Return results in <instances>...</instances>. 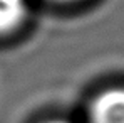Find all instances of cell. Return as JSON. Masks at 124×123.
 Masks as SVG:
<instances>
[{
	"mask_svg": "<svg viewBox=\"0 0 124 123\" xmlns=\"http://www.w3.org/2000/svg\"><path fill=\"white\" fill-rule=\"evenodd\" d=\"M89 123H124V88H107L91 103Z\"/></svg>",
	"mask_w": 124,
	"mask_h": 123,
	"instance_id": "obj_1",
	"label": "cell"
},
{
	"mask_svg": "<svg viewBox=\"0 0 124 123\" xmlns=\"http://www.w3.org/2000/svg\"><path fill=\"white\" fill-rule=\"evenodd\" d=\"M27 0H0V36L10 34L22 27L27 19Z\"/></svg>",
	"mask_w": 124,
	"mask_h": 123,
	"instance_id": "obj_2",
	"label": "cell"
},
{
	"mask_svg": "<svg viewBox=\"0 0 124 123\" xmlns=\"http://www.w3.org/2000/svg\"><path fill=\"white\" fill-rule=\"evenodd\" d=\"M45 123H70V122H67V120H61V118H57V120H49V122H45Z\"/></svg>",
	"mask_w": 124,
	"mask_h": 123,
	"instance_id": "obj_3",
	"label": "cell"
},
{
	"mask_svg": "<svg viewBox=\"0 0 124 123\" xmlns=\"http://www.w3.org/2000/svg\"><path fill=\"white\" fill-rule=\"evenodd\" d=\"M54 2H61V3H69V2H76V0H54Z\"/></svg>",
	"mask_w": 124,
	"mask_h": 123,
	"instance_id": "obj_4",
	"label": "cell"
}]
</instances>
